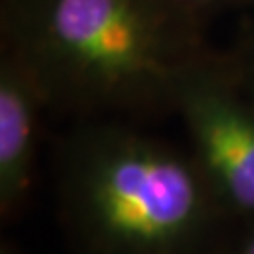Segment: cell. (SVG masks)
Wrapping results in <instances>:
<instances>
[{
	"mask_svg": "<svg viewBox=\"0 0 254 254\" xmlns=\"http://www.w3.org/2000/svg\"><path fill=\"white\" fill-rule=\"evenodd\" d=\"M225 254H254V222L242 225L240 235L235 237L231 248H229Z\"/></svg>",
	"mask_w": 254,
	"mask_h": 254,
	"instance_id": "cell-5",
	"label": "cell"
},
{
	"mask_svg": "<svg viewBox=\"0 0 254 254\" xmlns=\"http://www.w3.org/2000/svg\"><path fill=\"white\" fill-rule=\"evenodd\" d=\"M170 100L220 212L240 225L254 222V95L244 78L193 58Z\"/></svg>",
	"mask_w": 254,
	"mask_h": 254,
	"instance_id": "cell-3",
	"label": "cell"
},
{
	"mask_svg": "<svg viewBox=\"0 0 254 254\" xmlns=\"http://www.w3.org/2000/svg\"><path fill=\"white\" fill-rule=\"evenodd\" d=\"M244 83H246V87H248V91L254 95V58H252V62L248 64V68L244 70Z\"/></svg>",
	"mask_w": 254,
	"mask_h": 254,
	"instance_id": "cell-6",
	"label": "cell"
},
{
	"mask_svg": "<svg viewBox=\"0 0 254 254\" xmlns=\"http://www.w3.org/2000/svg\"><path fill=\"white\" fill-rule=\"evenodd\" d=\"M178 2H185V4H212V2H216V0H178Z\"/></svg>",
	"mask_w": 254,
	"mask_h": 254,
	"instance_id": "cell-7",
	"label": "cell"
},
{
	"mask_svg": "<svg viewBox=\"0 0 254 254\" xmlns=\"http://www.w3.org/2000/svg\"><path fill=\"white\" fill-rule=\"evenodd\" d=\"M47 102L36 76L13 51L0 66V212L11 216L30 195L38 110Z\"/></svg>",
	"mask_w": 254,
	"mask_h": 254,
	"instance_id": "cell-4",
	"label": "cell"
},
{
	"mask_svg": "<svg viewBox=\"0 0 254 254\" xmlns=\"http://www.w3.org/2000/svg\"><path fill=\"white\" fill-rule=\"evenodd\" d=\"M64 210L89 254H199L225 218L190 153L100 125L64 159Z\"/></svg>",
	"mask_w": 254,
	"mask_h": 254,
	"instance_id": "cell-1",
	"label": "cell"
},
{
	"mask_svg": "<svg viewBox=\"0 0 254 254\" xmlns=\"http://www.w3.org/2000/svg\"><path fill=\"white\" fill-rule=\"evenodd\" d=\"M0 254H17L9 244H2V248H0Z\"/></svg>",
	"mask_w": 254,
	"mask_h": 254,
	"instance_id": "cell-8",
	"label": "cell"
},
{
	"mask_svg": "<svg viewBox=\"0 0 254 254\" xmlns=\"http://www.w3.org/2000/svg\"><path fill=\"white\" fill-rule=\"evenodd\" d=\"M13 53L47 102L91 110L172 98L193 60L161 0H23Z\"/></svg>",
	"mask_w": 254,
	"mask_h": 254,
	"instance_id": "cell-2",
	"label": "cell"
}]
</instances>
